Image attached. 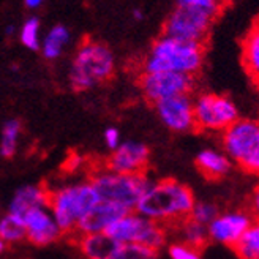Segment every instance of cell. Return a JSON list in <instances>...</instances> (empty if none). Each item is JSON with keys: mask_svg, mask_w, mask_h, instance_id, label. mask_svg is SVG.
Wrapping results in <instances>:
<instances>
[{"mask_svg": "<svg viewBox=\"0 0 259 259\" xmlns=\"http://www.w3.org/2000/svg\"><path fill=\"white\" fill-rule=\"evenodd\" d=\"M193 191L174 179L152 182L136 205V213L166 228V225H180L190 217L194 205Z\"/></svg>", "mask_w": 259, "mask_h": 259, "instance_id": "1", "label": "cell"}, {"mask_svg": "<svg viewBox=\"0 0 259 259\" xmlns=\"http://www.w3.org/2000/svg\"><path fill=\"white\" fill-rule=\"evenodd\" d=\"M223 8L215 0H179L163 24V36L204 45Z\"/></svg>", "mask_w": 259, "mask_h": 259, "instance_id": "2", "label": "cell"}, {"mask_svg": "<svg viewBox=\"0 0 259 259\" xmlns=\"http://www.w3.org/2000/svg\"><path fill=\"white\" fill-rule=\"evenodd\" d=\"M205 49L199 43L160 36L142 63V73H179L194 76L204 63Z\"/></svg>", "mask_w": 259, "mask_h": 259, "instance_id": "3", "label": "cell"}, {"mask_svg": "<svg viewBox=\"0 0 259 259\" xmlns=\"http://www.w3.org/2000/svg\"><path fill=\"white\" fill-rule=\"evenodd\" d=\"M112 51L100 41L85 40L77 48L70 70V84L76 92L89 90L108 81L114 74Z\"/></svg>", "mask_w": 259, "mask_h": 259, "instance_id": "4", "label": "cell"}, {"mask_svg": "<svg viewBox=\"0 0 259 259\" xmlns=\"http://www.w3.org/2000/svg\"><path fill=\"white\" fill-rule=\"evenodd\" d=\"M98 194L90 182H81L74 185H67L51 191L49 207L51 215L57 223L62 234L74 232L77 223L82 217L98 202Z\"/></svg>", "mask_w": 259, "mask_h": 259, "instance_id": "5", "label": "cell"}, {"mask_svg": "<svg viewBox=\"0 0 259 259\" xmlns=\"http://www.w3.org/2000/svg\"><path fill=\"white\" fill-rule=\"evenodd\" d=\"M90 184L94 185L98 199L122 205L128 212H133L152 180L146 174H117L112 171H98L92 176Z\"/></svg>", "mask_w": 259, "mask_h": 259, "instance_id": "6", "label": "cell"}, {"mask_svg": "<svg viewBox=\"0 0 259 259\" xmlns=\"http://www.w3.org/2000/svg\"><path fill=\"white\" fill-rule=\"evenodd\" d=\"M225 155L243 171H259V123L251 119H237L223 133Z\"/></svg>", "mask_w": 259, "mask_h": 259, "instance_id": "7", "label": "cell"}, {"mask_svg": "<svg viewBox=\"0 0 259 259\" xmlns=\"http://www.w3.org/2000/svg\"><path fill=\"white\" fill-rule=\"evenodd\" d=\"M106 234L120 245H142V247L160 251L167 240L164 226L152 222L136 212H130L115 222Z\"/></svg>", "mask_w": 259, "mask_h": 259, "instance_id": "8", "label": "cell"}, {"mask_svg": "<svg viewBox=\"0 0 259 259\" xmlns=\"http://www.w3.org/2000/svg\"><path fill=\"white\" fill-rule=\"evenodd\" d=\"M193 117L196 130L225 132L239 119V111L234 101L225 95L204 94L193 101Z\"/></svg>", "mask_w": 259, "mask_h": 259, "instance_id": "9", "label": "cell"}, {"mask_svg": "<svg viewBox=\"0 0 259 259\" xmlns=\"http://www.w3.org/2000/svg\"><path fill=\"white\" fill-rule=\"evenodd\" d=\"M138 81L142 95L153 105L172 97L190 95L194 87V76L179 73H141Z\"/></svg>", "mask_w": 259, "mask_h": 259, "instance_id": "10", "label": "cell"}, {"mask_svg": "<svg viewBox=\"0 0 259 259\" xmlns=\"http://www.w3.org/2000/svg\"><path fill=\"white\" fill-rule=\"evenodd\" d=\"M149 157V149L142 142H120L108 160V171L117 174H146Z\"/></svg>", "mask_w": 259, "mask_h": 259, "instance_id": "11", "label": "cell"}, {"mask_svg": "<svg viewBox=\"0 0 259 259\" xmlns=\"http://www.w3.org/2000/svg\"><path fill=\"white\" fill-rule=\"evenodd\" d=\"M253 223V217L247 212H226L218 213L213 222L207 226L209 239L218 243L234 247L236 242L243 236Z\"/></svg>", "mask_w": 259, "mask_h": 259, "instance_id": "12", "label": "cell"}, {"mask_svg": "<svg viewBox=\"0 0 259 259\" xmlns=\"http://www.w3.org/2000/svg\"><path fill=\"white\" fill-rule=\"evenodd\" d=\"M155 109L161 122L172 132L185 133L190 130H196L193 117V100L190 95H179L158 101Z\"/></svg>", "mask_w": 259, "mask_h": 259, "instance_id": "13", "label": "cell"}, {"mask_svg": "<svg viewBox=\"0 0 259 259\" xmlns=\"http://www.w3.org/2000/svg\"><path fill=\"white\" fill-rule=\"evenodd\" d=\"M130 213L122 205L98 201L92 209H90L79 223H77L74 232L79 236L87 234H100V232H106L115 222H119L122 217Z\"/></svg>", "mask_w": 259, "mask_h": 259, "instance_id": "14", "label": "cell"}, {"mask_svg": "<svg viewBox=\"0 0 259 259\" xmlns=\"http://www.w3.org/2000/svg\"><path fill=\"white\" fill-rule=\"evenodd\" d=\"M22 222L25 228V237L40 247L56 242L62 236V231L48 209H33L27 212L22 217Z\"/></svg>", "mask_w": 259, "mask_h": 259, "instance_id": "15", "label": "cell"}, {"mask_svg": "<svg viewBox=\"0 0 259 259\" xmlns=\"http://www.w3.org/2000/svg\"><path fill=\"white\" fill-rule=\"evenodd\" d=\"M49 196L51 191L46 190L45 187H38V185L21 187L10 202L8 213L22 218L25 213L33 209H48Z\"/></svg>", "mask_w": 259, "mask_h": 259, "instance_id": "16", "label": "cell"}, {"mask_svg": "<svg viewBox=\"0 0 259 259\" xmlns=\"http://www.w3.org/2000/svg\"><path fill=\"white\" fill-rule=\"evenodd\" d=\"M196 166L204 177H207L209 180H218L231 171L232 163L225 153L212 149H205L198 153Z\"/></svg>", "mask_w": 259, "mask_h": 259, "instance_id": "17", "label": "cell"}, {"mask_svg": "<svg viewBox=\"0 0 259 259\" xmlns=\"http://www.w3.org/2000/svg\"><path fill=\"white\" fill-rule=\"evenodd\" d=\"M77 243L87 259H109L114 250L119 247V243L112 240L106 232L79 236Z\"/></svg>", "mask_w": 259, "mask_h": 259, "instance_id": "18", "label": "cell"}, {"mask_svg": "<svg viewBox=\"0 0 259 259\" xmlns=\"http://www.w3.org/2000/svg\"><path fill=\"white\" fill-rule=\"evenodd\" d=\"M243 67L251 79L257 81L259 76V27L254 24L250 29L243 40V56H242Z\"/></svg>", "mask_w": 259, "mask_h": 259, "instance_id": "19", "label": "cell"}, {"mask_svg": "<svg viewBox=\"0 0 259 259\" xmlns=\"http://www.w3.org/2000/svg\"><path fill=\"white\" fill-rule=\"evenodd\" d=\"M70 41V32L65 25H54L53 29L48 32L41 45V53L46 59L54 60L60 57L63 48Z\"/></svg>", "mask_w": 259, "mask_h": 259, "instance_id": "20", "label": "cell"}, {"mask_svg": "<svg viewBox=\"0 0 259 259\" xmlns=\"http://www.w3.org/2000/svg\"><path fill=\"white\" fill-rule=\"evenodd\" d=\"M179 226H180V232H182V239H184L182 242L199 251L201 248L205 247L207 242L210 240L209 232H207V226L193 222L190 218H187L185 222H182Z\"/></svg>", "mask_w": 259, "mask_h": 259, "instance_id": "21", "label": "cell"}, {"mask_svg": "<svg viewBox=\"0 0 259 259\" xmlns=\"http://www.w3.org/2000/svg\"><path fill=\"white\" fill-rule=\"evenodd\" d=\"M232 248L240 259H259V226L251 225Z\"/></svg>", "mask_w": 259, "mask_h": 259, "instance_id": "22", "label": "cell"}, {"mask_svg": "<svg viewBox=\"0 0 259 259\" xmlns=\"http://www.w3.org/2000/svg\"><path fill=\"white\" fill-rule=\"evenodd\" d=\"M21 122L16 119H11L5 122L2 130V139H0V155L5 158H11L16 153L18 141L21 136Z\"/></svg>", "mask_w": 259, "mask_h": 259, "instance_id": "23", "label": "cell"}, {"mask_svg": "<svg viewBox=\"0 0 259 259\" xmlns=\"http://www.w3.org/2000/svg\"><path fill=\"white\" fill-rule=\"evenodd\" d=\"M25 237V228L22 218L7 213L0 218V239L5 243H15Z\"/></svg>", "mask_w": 259, "mask_h": 259, "instance_id": "24", "label": "cell"}, {"mask_svg": "<svg viewBox=\"0 0 259 259\" xmlns=\"http://www.w3.org/2000/svg\"><path fill=\"white\" fill-rule=\"evenodd\" d=\"M109 259H158V251L142 245H120L114 250Z\"/></svg>", "mask_w": 259, "mask_h": 259, "instance_id": "25", "label": "cell"}, {"mask_svg": "<svg viewBox=\"0 0 259 259\" xmlns=\"http://www.w3.org/2000/svg\"><path fill=\"white\" fill-rule=\"evenodd\" d=\"M218 213V205L213 202H194L188 218L199 225L209 226Z\"/></svg>", "mask_w": 259, "mask_h": 259, "instance_id": "26", "label": "cell"}, {"mask_svg": "<svg viewBox=\"0 0 259 259\" xmlns=\"http://www.w3.org/2000/svg\"><path fill=\"white\" fill-rule=\"evenodd\" d=\"M38 32H40V19L38 18H29L24 22L21 29V41L25 48L29 49H40V38H38Z\"/></svg>", "mask_w": 259, "mask_h": 259, "instance_id": "27", "label": "cell"}, {"mask_svg": "<svg viewBox=\"0 0 259 259\" xmlns=\"http://www.w3.org/2000/svg\"><path fill=\"white\" fill-rule=\"evenodd\" d=\"M171 259H201V251L184 242H174L169 247Z\"/></svg>", "mask_w": 259, "mask_h": 259, "instance_id": "28", "label": "cell"}, {"mask_svg": "<svg viewBox=\"0 0 259 259\" xmlns=\"http://www.w3.org/2000/svg\"><path fill=\"white\" fill-rule=\"evenodd\" d=\"M105 141H106V146L111 149V150H115L120 144V133L117 128L114 126H109L106 132H105Z\"/></svg>", "mask_w": 259, "mask_h": 259, "instance_id": "29", "label": "cell"}, {"mask_svg": "<svg viewBox=\"0 0 259 259\" xmlns=\"http://www.w3.org/2000/svg\"><path fill=\"white\" fill-rule=\"evenodd\" d=\"M25 7L30 10H35L38 7H41V0H25Z\"/></svg>", "mask_w": 259, "mask_h": 259, "instance_id": "30", "label": "cell"}, {"mask_svg": "<svg viewBox=\"0 0 259 259\" xmlns=\"http://www.w3.org/2000/svg\"><path fill=\"white\" fill-rule=\"evenodd\" d=\"M133 16H135L136 21H141L142 18H144V13H142V10H139V8H135L133 10Z\"/></svg>", "mask_w": 259, "mask_h": 259, "instance_id": "31", "label": "cell"}, {"mask_svg": "<svg viewBox=\"0 0 259 259\" xmlns=\"http://www.w3.org/2000/svg\"><path fill=\"white\" fill-rule=\"evenodd\" d=\"M5 250V242L2 240V239H0V253H2Z\"/></svg>", "mask_w": 259, "mask_h": 259, "instance_id": "32", "label": "cell"}, {"mask_svg": "<svg viewBox=\"0 0 259 259\" xmlns=\"http://www.w3.org/2000/svg\"><path fill=\"white\" fill-rule=\"evenodd\" d=\"M13 30H15V29H13V25H8V27H7V33H8V35H11V33H13Z\"/></svg>", "mask_w": 259, "mask_h": 259, "instance_id": "33", "label": "cell"}]
</instances>
